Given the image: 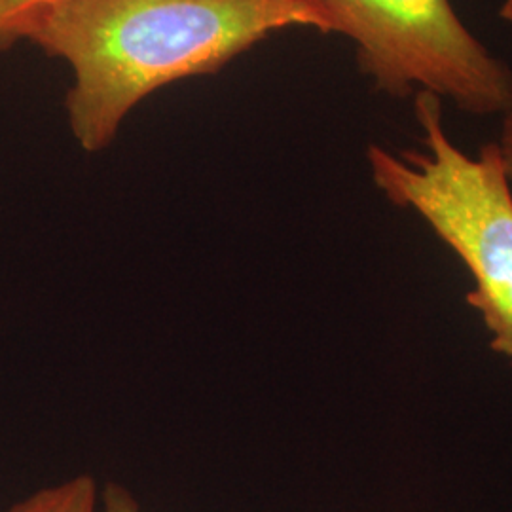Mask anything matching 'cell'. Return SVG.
Wrapping results in <instances>:
<instances>
[{
	"instance_id": "3957f363",
	"label": "cell",
	"mask_w": 512,
	"mask_h": 512,
	"mask_svg": "<svg viewBox=\"0 0 512 512\" xmlns=\"http://www.w3.org/2000/svg\"><path fill=\"white\" fill-rule=\"evenodd\" d=\"M348 37L363 74L391 97L433 93L475 116L512 109V69L450 0H315Z\"/></svg>"
},
{
	"instance_id": "5b68a950",
	"label": "cell",
	"mask_w": 512,
	"mask_h": 512,
	"mask_svg": "<svg viewBox=\"0 0 512 512\" xmlns=\"http://www.w3.org/2000/svg\"><path fill=\"white\" fill-rule=\"evenodd\" d=\"M50 0H0V50L21 42L27 23Z\"/></svg>"
},
{
	"instance_id": "52a82bcc",
	"label": "cell",
	"mask_w": 512,
	"mask_h": 512,
	"mask_svg": "<svg viewBox=\"0 0 512 512\" xmlns=\"http://www.w3.org/2000/svg\"><path fill=\"white\" fill-rule=\"evenodd\" d=\"M495 145L499 147L503 164L512 183V109L501 116V129Z\"/></svg>"
},
{
	"instance_id": "7a4b0ae2",
	"label": "cell",
	"mask_w": 512,
	"mask_h": 512,
	"mask_svg": "<svg viewBox=\"0 0 512 512\" xmlns=\"http://www.w3.org/2000/svg\"><path fill=\"white\" fill-rule=\"evenodd\" d=\"M420 148L370 145L366 162L385 200L420 217L473 275L465 302L512 366V183L499 147L465 154L444 128L442 101L414 95Z\"/></svg>"
},
{
	"instance_id": "8992f818",
	"label": "cell",
	"mask_w": 512,
	"mask_h": 512,
	"mask_svg": "<svg viewBox=\"0 0 512 512\" xmlns=\"http://www.w3.org/2000/svg\"><path fill=\"white\" fill-rule=\"evenodd\" d=\"M99 512H141V503L126 486L109 482L101 490Z\"/></svg>"
},
{
	"instance_id": "277c9868",
	"label": "cell",
	"mask_w": 512,
	"mask_h": 512,
	"mask_svg": "<svg viewBox=\"0 0 512 512\" xmlns=\"http://www.w3.org/2000/svg\"><path fill=\"white\" fill-rule=\"evenodd\" d=\"M101 492L92 475L73 476L42 488L4 512H99Z\"/></svg>"
},
{
	"instance_id": "6da1fadb",
	"label": "cell",
	"mask_w": 512,
	"mask_h": 512,
	"mask_svg": "<svg viewBox=\"0 0 512 512\" xmlns=\"http://www.w3.org/2000/svg\"><path fill=\"white\" fill-rule=\"evenodd\" d=\"M287 29L329 35L332 23L315 0H50L21 40L69 65V128L95 154L148 95Z\"/></svg>"
},
{
	"instance_id": "ba28073f",
	"label": "cell",
	"mask_w": 512,
	"mask_h": 512,
	"mask_svg": "<svg viewBox=\"0 0 512 512\" xmlns=\"http://www.w3.org/2000/svg\"><path fill=\"white\" fill-rule=\"evenodd\" d=\"M499 18L512 25V0H503L499 8Z\"/></svg>"
}]
</instances>
